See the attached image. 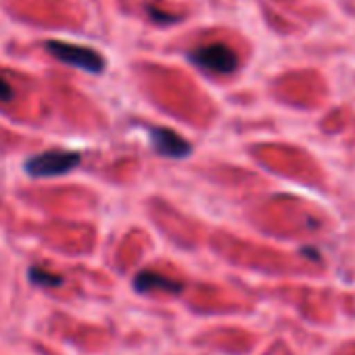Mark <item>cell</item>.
Masks as SVG:
<instances>
[{"label": "cell", "instance_id": "obj_1", "mask_svg": "<svg viewBox=\"0 0 355 355\" xmlns=\"http://www.w3.org/2000/svg\"><path fill=\"white\" fill-rule=\"evenodd\" d=\"M82 163V155L76 150H46L26 161V171L34 178L63 175Z\"/></svg>", "mask_w": 355, "mask_h": 355}, {"label": "cell", "instance_id": "obj_6", "mask_svg": "<svg viewBox=\"0 0 355 355\" xmlns=\"http://www.w3.org/2000/svg\"><path fill=\"white\" fill-rule=\"evenodd\" d=\"M30 278L38 286H59V284H63L61 276H57V274H53L49 270H42V268H32L30 270Z\"/></svg>", "mask_w": 355, "mask_h": 355}, {"label": "cell", "instance_id": "obj_7", "mask_svg": "<svg viewBox=\"0 0 355 355\" xmlns=\"http://www.w3.org/2000/svg\"><path fill=\"white\" fill-rule=\"evenodd\" d=\"M13 88H11V84L7 82V80H3L0 78V103H9V101H13Z\"/></svg>", "mask_w": 355, "mask_h": 355}, {"label": "cell", "instance_id": "obj_2", "mask_svg": "<svg viewBox=\"0 0 355 355\" xmlns=\"http://www.w3.org/2000/svg\"><path fill=\"white\" fill-rule=\"evenodd\" d=\"M191 61L197 63L201 69H205L209 73H218V76H228V73L236 71V67H239L236 53L222 42H214V44L195 49L191 53Z\"/></svg>", "mask_w": 355, "mask_h": 355}, {"label": "cell", "instance_id": "obj_8", "mask_svg": "<svg viewBox=\"0 0 355 355\" xmlns=\"http://www.w3.org/2000/svg\"><path fill=\"white\" fill-rule=\"evenodd\" d=\"M150 17H161L159 21H163V24H167V21H175V19H171L167 13H161V11H157V9H150Z\"/></svg>", "mask_w": 355, "mask_h": 355}, {"label": "cell", "instance_id": "obj_4", "mask_svg": "<svg viewBox=\"0 0 355 355\" xmlns=\"http://www.w3.org/2000/svg\"><path fill=\"white\" fill-rule=\"evenodd\" d=\"M150 144L155 146V150L163 157H171V159H182L187 155H191V144L173 130L167 128H153L150 130Z\"/></svg>", "mask_w": 355, "mask_h": 355}, {"label": "cell", "instance_id": "obj_5", "mask_svg": "<svg viewBox=\"0 0 355 355\" xmlns=\"http://www.w3.org/2000/svg\"><path fill=\"white\" fill-rule=\"evenodd\" d=\"M134 288L138 293H150V291H163V293H180L184 288L182 282H175L163 274L157 272H140L134 278Z\"/></svg>", "mask_w": 355, "mask_h": 355}, {"label": "cell", "instance_id": "obj_3", "mask_svg": "<svg viewBox=\"0 0 355 355\" xmlns=\"http://www.w3.org/2000/svg\"><path fill=\"white\" fill-rule=\"evenodd\" d=\"M46 49L53 57H57L59 61L86 69L90 73H101L105 67V59L94 51V49H86V46H78V44H67V42H46Z\"/></svg>", "mask_w": 355, "mask_h": 355}]
</instances>
